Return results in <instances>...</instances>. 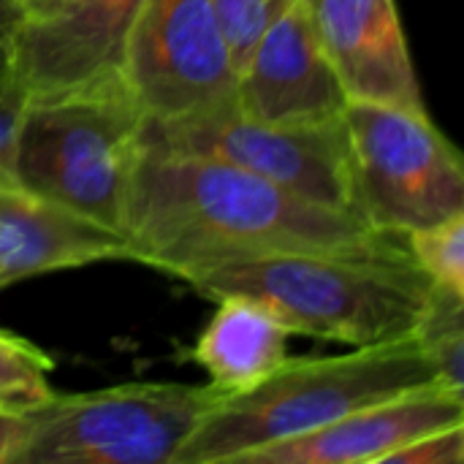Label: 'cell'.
I'll return each instance as SVG.
<instances>
[{
	"instance_id": "6da1fadb",
	"label": "cell",
	"mask_w": 464,
	"mask_h": 464,
	"mask_svg": "<svg viewBox=\"0 0 464 464\" xmlns=\"http://www.w3.org/2000/svg\"><path fill=\"white\" fill-rule=\"evenodd\" d=\"M130 261L166 275L283 250H370L397 242L367 220L307 201L237 166L144 144L125 198Z\"/></svg>"
},
{
	"instance_id": "ac0fdd59",
	"label": "cell",
	"mask_w": 464,
	"mask_h": 464,
	"mask_svg": "<svg viewBox=\"0 0 464 464\" xmlns=\"http://www.w3.org/2000/svg\"><path fill=\"white\" fill-rule=\"evenodd\" d=\"M212 5L226 35L234 71L239 73L258 38L294 5V0H212Z\"/></svg>"
},
{
	"instance_id": "7c38bea8",
	"label": "cell",
	"mask_w": 464,
	"mask_h": 464,
	"mask_svg": "<svg viewBox=\"0 0 464 464\" xmlns=\"http://www.w3.org/2000/svg\"><path fill=\"white\" fill-rule=\"evenodd\" d=\"M351 101L427 109L394 0H307Z\"/></svg>"
},
{
	"instance_id": "7a4b0ae2",
	"label": "cell",
	"mask_w": 464,
	"mask_h": 464,
	"mask_svg": "<svg viewBox=\"0 0 464 464\" xmlns=\"http://www.w3.org/2000/svg\"><path fill=\"white\" fill-rule=\"evenodd\" d=\"M209 299L245 296L288 334L351 348L413 337L435 285L389 242L370 250H283L207 261L177 275Z\"/></svg>"
},
{
	"instance_id": "52a82bcc",
	"label": "cell",
	"mask_w": 464,
	"mask_h": 464,
	"mask_svg": "<svg viewBox=\"0 0 464 464\" xmlns=\"http://www.w3.org/2000/svg\"><path fill=\"white\" fill-rule=\"evenodd\" d=\"M144 144L237 166L307 201L362 218L343 120L321 125H269L228 109L166 122L147 120Z\"/></svg>"
},
{
	"instance_id": "ffe728a7",
	"label": "cell",
	"mask_w": 464,
	"mask_h": 464,
	"mask_svg": "<svg viewBox=\"0 0 464 464\" xmlns=\"http://www.w3.org/2000/svg\"><path fill=\"white\" fill-rule=\"evenodd\" d=\"M464 424L427 432L402 449H397L383 464H462Z\"/></svg>"
},
{
	"instance_id": "8fae6325",
	"label": "cell",
	"mask_w": 464,
	"mask_h": 464,
	"mask_svg": "<svg viewBox=\"0 0 464 464\" xmlns=\"http://www.w3.org/2000/svg\"><path fill=\"white\" fill-rule=\"evenodd\" d=\"M464 424V394L427 383L364 405L321 430L266 446L242 464H383L405 443Z\"/></svg>"
},
{
	"instance_id": "7402d4cb",
	"label": "cell",
	"mask_w": 464,
	"mask_h": 464,
	"mask_svg": "<svg viewBox=\"0 0 464 464\" xmlns=\"http://www.w3.org/2000/svg\"><path fill=\"white\" fill-rule=\"evenodd\" d=\"M19 24V16L16 11L0 0V71H8V49H11V35Z\"/></svg>"
},
{
	"instance_id": "8992f818",
	"label": "cell",
	"mask_w": 464,
	"mask_h": 464,
	"mask_svg": "<svg viewBox=\"0 0 464 464\" xmlns=\"http://www.w3.org/2000/svg\"><path fill=\"white\" fill-rule=\"evenodd\" d=\"M343 125L359 215L375 231L402 237L464 212L462 158L427 109L348 101Z\"/></svg>"
},
{
	"instance_id": "5bb4252c",
	"label": "cell",
	"mask_w": 464,
	"mask_h": 464,
	"mask_svg": "<svg viewBox=\"0 0 464 464\" xmlns=\"http://www.w3.org/2000/svg\"><path fill=\"white\" fill-rule=\"evenodd\" d=\"M288 329L245 296L218 299V313L196 340L193 359L223 397L242 394L288 359Z\"/></svg>"
},
{
	"instance_id": "9a60e30c",
	"label": "cell",
	"mask_w": 464,
	"mask_h": 464,
	"mask_svg": "<svg viewBox=\"0 0 464 464\" xmlns=\"http://www.w3.org/2000/svg\"><path fill=\"white\" fill-rule=\"evenodd\" d=\"M424 348L438 383L464 394V296L435 288L419 329L413 332Z\"/></svg>"
},
{
	"instance_id": "4fadbf2b",
	"label": "cell",
	"mask_w": 464,
	"mask_h": 464,
	"mask_svg": "<svg viewBox=\"0 0 464 464\" xmlns=\"http://www.w3.org/2000/svg\"><path fill=\"white\" fill-rule=\"evenodd\" d=\"M98 261H130L122 231L16 185L0 188V288Z\"/></svg>"
},
{
	"instance_id": "30bf717a",
	"label": "cell",
	"mask_w": 464,
	"mask_h": 464,
	"mask_svg": "<svg viewBox=\"0 0 464 464\" xmlns=\"http://www.w3.org/2000/svg\"><path fill=\"white\" fill-rule=\"evenodd\" d=\"M348 101L321 46L307 0H294L237 73V111L269 125L334 122L343 120Z\"/></svg>"
},
{
	"instance_id": "603a6c76",
	"label": "cell",
	"mask_w": 464,
	"mask_h": 464,
	"mask_svg": "<svg viewBox=\"0 0 464 464\" xmlns=\"http://www.w3.org/2000/svg\"><path fill=\"white\" fill-rule=\"evenodd\" d=\"M14 11H16V16H19V22L22 19H38V16H44L46 11H52L60 0H5Z\"/></svg>"
},
{
	"instance_id": "e0dca14e",
	"label": "cell",
	"mask_w": 464,
	"mask_h": 464,
	"mask_svg": "<svg viewBox=\"0 0 464 464\" xmlns=\"http://www.w3.org/2000/svg\"><path fill=\"white\" fill-rule=\"evenodd\" d=\"M402 239L405 253L435 288L464 296V212L413 228Z\"/></svg>"
},
{
	"instance_id": "9c48e42d",
	"label": "cell",
	"mask_w": 464,
	"mask_h": 464,
	"mask_svg": "<svg viewBox=\"0 0 464 464\" xmlns=\"http://www.w3.org/2000/svg\"><path fill=\"white\" fill-rule=\"evenodd\" d=\"M144 0H60L11 35L8 73L27 101L120 76L125 44Z\"/></svg>"
},
{
	"instance_id": "277c9868",
	"label": "cell",
	"mask_w": 464,
	"mask_h": 464,
	"mask_svg": "<svg viewBox=\"0 0 464 464\" xmlns=\"http://www.w3.org/2000/svg\"><path fill=\"white\" fill-rule=\"evenodd\" d=\"M147 114L122 76L27 101L16 155V188L122 231Z\"/></svg>"
},
{
	"instance_id": "d6986e66",
	"label": "cell",
	"mask_w": 464,
	"mask_h": 464,
	"mask_svg": "<svg viewBox=\"0 0 464 464\" xmlns=\"http://www.w3.org/2000/svg\"><path fill=\"white\" fill-rule=\"evenodd\" d=\"M24 109H27L24 90L16 84V79L8 71H0V188L16 185L14 155H16V139H19Z\"/></svg>"
},
{
	"instance_id": "5b68a950",
	"label": "cell",
	"mask_w": 464,
	"mask_h": 464,
	"mask_svg": "<svg viewBox=\"0 0 464 464\" xmlns=\"http://www.w3.org/2000/svg\"><path fill=\"white\" fill-rule=\"evenodd\" d=\"M220 397L209 383H125L54 394L24 416L8 464H174Z\"/></svg>"
},
{
	"instance_id": "44dd1931",
	"label": "cell",
	"mask_w": 464,
	"mask_h": 464,
	"mask_svg": "<svg viewBox=\"0 0 464 464\" xmlns=\"http://www.w3.org/2000/svg\"><path fill=\"white\" fill-rule=\"evenodd\" d=\"M24 416H5L0 413V464L11 462V454L22 438Z\"/></svg>"
},
{
	"instance_id": "2e32d148",
	"label": "cell",
	"mask_w": 464,
	"mask_h": 464,
	"mask_svg": "<svg viewBox=\"0 0 464 464\" xmlns=\"http://www.w3.org/2000/svg\"><path fill=\"white\" fill-rule=\"evenodd\" d=\"M52 359L24 337L0 332V413L27 416L54 397Z\"/></svg>"
},
{
	"instance_id": "3957f363",
	"label": "cell",
	"mask_w": 464,
	"mask_h": 464,
	"mask_svg": "<svg viewBox=\"0 0 464 464\" xmlns=\"http://www.w3.org/2000/svg\"><path fill=\"white\" fill-rule=\"evenodd\" d=\"M427 383L438 378L416 337L353 348L343 356H288L253 389L220 397L182 443L174 464H242L266 446Z\"/></svg>"
},
{
	"instance_id": "ba28073f",
	"label": "cell",
	"mask_w": 464,
	"mask_h": 464,
	"mask_svg": "<svg viewBox=\"0 0 464 464\" xmlns=\"http://www.w3.org/2000/svg\"><path fill=\"white\" fill-rule=\"evenodd\" d=\"M120 76L155 122L237 109V71L212 0H144Z\"/></svg>"
}]
</instances>
